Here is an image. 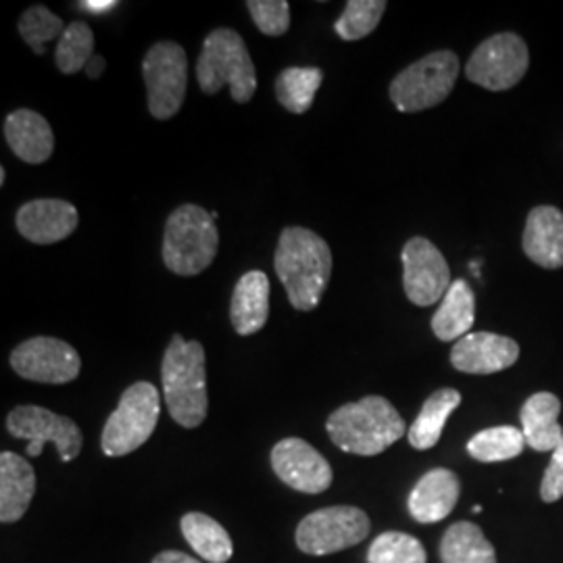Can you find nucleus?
I'll list each match as a JSON object with an SVG mask.
<instances>
[{
    "label": "nucleus",
    "mask_w": 563,
    "mask_h": 563,
    "mask_svg": "<svg viewBox=\"0 0 563 563\" xmlns=\"http://www.w3.org/2000/svg\"><path fill=\"white\" fill-rule=\"evenodd\" d=\"M369 528V518L360 507H325L299 523L297 547L307 555H332L365 541Z\"/></svg>",
    "instance_id": "obj_9"
},
{
    "label": "nucleus",
    "mask_w": 563,
    "mask_h": 563,
    "mask_svg": "<svg viewBox=\"0 0 563 563\" xmlns=\"http://www.w3.org/2000/svg\"><path fill=\"white\" fill-rule=\"evenodd\" d=\"M107 69V60L101 55H95L90 63L86 65V76L90 78V80H99L102 76V71Z\"/></svg>",
    "instance_id": "obj_37"
},
{
    "label": "nucleus",
    "mask_w": 563,
    "mask_h": 563,
    "mask_svg": "<svg viewBox=\"0 0 563 563\" xmlns=\"http://www.w3.org/2000/svg\"><path fill=\"white\" fill-rule=\"evenodd\" d=\"M78 7H80L81 11L101 15V13H109L113 7H118V2L115 0H80Z\"/></svg>",
    "instance_id": "obj_35"
},
{
    "label": "nucleus",
    "mask_w": 563,
    "mask_h": 563,
    "mask_svg": "<svg viewBox=\"0 0 563 563\" xmlns=\"http://www.w3.org/2000/svg\"><path fill=\"white\" fill-rule=\"evenodd\" d=\"M4 180H7V172H4V167L0 169V184H4Z\"/></svg>",
    "instance_id": "obj_38"
},
{
    "label": "nucleus",
    "mask_w": 563,
    "mask_h": 563,
    "mask_svg": "<svg viewBox=\"0 0 563 563\" xmlns=\"http://www.w3.org/2000/svg\"><path fill=\"white\" fill-rule=\"evenodd\" d=\"M386 7L388 4L384 0H349L334 30L342 41L355 42L365 38L378 27Z\"/></svg>",
    "instance_id": "obj_30"
},
{
    "label": "nucleus",
    "mask_w": 563,
    "mask_h": 563,
    "mask_svg": "<svg viewBox=\"0 0 563 563\" xmlns=\"http://www.w3.org/2000/svg\"><path fill=\"white\" fill-rule=\"evenodd\" d=\"M163 397L172 420L181 428H199L209 411L207 367L201 342L174 334L162 363Z\"/></svg>",
    "instance_id": "obj_3"
},
{
    "label": "nucleus",
    "mask_w": 563,
    "mask_h": 563,
    "mask_svg": "<svg viewBox=\"0 0 563 563\" xmlns=\"http://www.w3.org/2000/svg\"><path fill=\"white\" fill-rule=\"evenodd\" d=\"M563 497V439L551 455V463L544 472L541 484V499L544 504H555Z\"/></svg>",
    "instance_id": "obj_34"
},
{
    "label": "nucleus",
    "mask_w": 563,
    "mask_h": 563,
    "mask_svg": "<svg viewBox=\"0 0 563 563\" xmlns=\"http://www.w3.org/2000/svg\"><path fill=\"white\" fill-rule=\"evenodd\" d=\"M269 318V278L255 269L246 272L236 282L232 301H230V320L241 336H251L263 330Z\"/></svg>",
    "instance_id": "obj_21"
},
{
    "label": "nucleus",
    "mask_w": 563,
    "mask_h": 563,
    "mask_svg": "<svg viewBox=\"0 0 563 563\" xmlns=\"http://www.w3.org/2000/svg\"><path fill=\"white\" fill-rule=\"evenodd\" d=\"M159 390L151 383L132 384L121 395L118 409L102 430L101 446L107 457H121L146 443L159 422Z\"/></svg>",
    "instance_id": "obj_7"
},
{
    "label": "nucleus",
    "mask_w": 563,
    "mask_h": 563,
    "mask_svg": "<svg viewBox=\"0 0 563 563\" xmlns=\"http://www.w3.org/2000/svg\"><path fill=\"white\" fill-rule=\"evenodd\" d=\"M476 320V297L465 280H453L441 307L432 316V332L439 341H462Z\"/></svg>",
    "instance_id": "obj_23"
},
{
    "label": "nucleus",
    "mask_w": 563,
    "mask_h": 563,
    "mask_svg": "<svg viewBox=\"0 0 563 563\" xmlns=\"http://www.w3.org/2000/svg\"><path fill=\"white\" fill-rule=\"evenodd\" d=\"M181 534L192 551L209 563H225L234 555V544L222 523L207 514L190 511L180 520Z\"/></svg>",
    "instance_id": "obj_24"
},
{
    "label": "nucleus",
    "mask_w": 563,
    "mask_h": 563,
    "mask_svg": "<svg viewBox=\"0 0 563 563\" xmlns=\"http://www.w3.org/2000/svg\"><path fill=\"white\" fill-rule=\"evenodd\" d=\"M153 563H201L197 562L195 558H190V555H186V553H181V551H163L159 553Z\"/></svg>",
    "instance_id": "obj_36"
},
{
    "label": "nucleus",
    "mask_w": 563,
    "mask_h": 563,
    "mask_svg": "<svg viewBox=\"0 0 563 563\" xmlns=\"http://www.w3.org/2000/svg\"><path fill=\"white\" fill-rule=\"evenodd\" d=\"M528 65L530 53L526 42L514 32H504L486 38L472 53L465 65V76L486 90L501 92L522 80Z\"/></svg>",
    "instance_id": "obj_11"
},
{
    "label": "nucleus",
    "mask_w": 563,
    "mask_h": 563,
    "mask_svg": "<svg viewBox=\"0 0 563 563\" xmlns=\"http://www.w3.org/2000/svg\"><path fill=\"white\" fill-rule=\"evenodd\" d=\"M462 405V395L455 388H441L423 402L420 416L409 426L407 439L418 451H428L441 441L449 416Z\"/></svg>",
    "instance_id": "obj_25"
},
{
    "label": "nucleus",
    "mask_w": 563,
    "mask_h": 563,
    "mask_svg": "<svg viewBox=\"0 0 563 563\" xmlns=\"http://www.w3.org/2000/svg\"><path fill=\"white\" fill-rule=\"evenodd\" d=\"M562 413V401L553 393H537L523 402L522 432L526 444L534 451H555L562 443L563 430L558 418Z\"/></svg>",
    "instance_id": "obj_22"
},
{
    "label": "nucleus",
    "mask_w": 563,
    "mask_h": 563,
    "mask_svg": "<svg viewBox=\"0 0 563 563\" xmlns=\"http://www.w3.org/2000/svg\"><path fill=\"white\" fill-rule=\"evenodd\" d=\"M7 430L11 437L27 441L30 457H38L44 451V444L53 443L57 446L60 462L69 463L80 455L84 444L78 423L36 405L15 407L7 416Z\"/></svg>",
    "instance_id": "obj_10"
},
{
    "label": "nucleus",
    "mask_w": 563,
    "mask_h": 563,
    "mask_svg": "<svg viewBox=\"0 0 563 563\" xmlns=\"http://www.w3.org/2000/svg\"><path fill=\"white\" fill-rule=\"evenodd\" d=\"M272 467L282 483L305 495H320L332 484V467L302 439H284L272 449Z\"/></svg>",
    "instance_id": "obj_14"
},
{
    "label": "nucleus",
    "mask_w": 563,
    "mask_h": 563,
    "mask_svg": "<svg viewBox=\"0 0 563 563\" xmlns=\"http://www.w3.org/2000/svg\"><path fill=\"white\" fill-rule=\"evenodd\" d=\"M402 286L407 299L418 307H430L444 299L451 288V269L443 253L422 236L402 246Z\"/></svg>",
    "instance_id": "obj_12"
},
{
    "label": "nucleus",
    "mask_w": 563,
    "mask_h": 563,
    "mask_svg": "<svg viewBox=\"0 0 563 563\" xmlns=\"http://www.w3.org/2000/svg\"><path fill=\"white\" fill-rule=\"evenodd\" d=\"M246 9L265 36H282L290 27V4L286 0H249Z\"/></svg>",
    "instance_id": "obj_33"
},
{
    "label": "nucleus",
    "mask_w": 563,
    "mask_h": 563,
    "mask_svg": "<svg viewBox=\"0 0 563 563\" xmlns=\"http://www.w3.org/2000/svg\"><path fill=\"white\" fill-rule=\"evenodd\" d=\"M460 76V59L453 51H437L411 63L390 84V101L401 113L432 109L451 95Z\"/></svg>",
    "instance_id": "obj_6"
},
{
    "label": "nucleus",
    "mask_w": 563,
    "mask_h": 563,
    "mask_svg": "<svg viewBox=\"0 0 563 563\" xmlns=\"http://www.w3.org/2000/svg\"><path fill=\"white\" fill-rule=\"evenodd\" d=\"M526 439L523 432L516 426H495L481 430L470 439L467 453L476 462L495 463L514 460L522 455Z\"/></svg>",
    "instance_id": "obj_28"
},
{
    "label": "nucleus",
    "mask_w": 563,
    "mask_h": 563,
    "mask_svg": "<svg viewBox=\"0 0 563 563\" xmlns=\"http://www.w3.org/2000/svg\"><path fill=\"white\" fill-rule=\"evenodd\" d=\"M142 76L148 90V111L155 120L178 115L188 86V57L178 42L153 44L142 60Z\"/></svg>",
    "instance_id": "obj_8"
},
{
    "label": "nucleus",
    "mask_w": 563,
    "mask_h": 563,
    "mask_svg": "<svg viewBox=\"0 0 563 563\" xmlns=\"http://www.w3.org/2000/svg\"><path fill=\"white\" fill-rule=\"evenodd\" d=\"M92 53H95L92 30L84 21H74L67 25L65 34L60 36L55 63L60 74L71 76V74H78L80 69H86V65L95 57Z\"/></svg>",
    "instance_id": "obj_29"
},
{
    "label": "nucleus",
    "mask_w": 563,
    "mask_h": 563,
    "mask_svg": "<svg viewBox=\"0 0 563 563\" xmlns=\"http://www.w3.org/2000/svg\"><path fill=\"white\" fill-rule=\"evenodd\" d=\"M322 80L320 67H288L276 78V97L288 113L302 115L311 109Z\"/></svg>",
    "instance_id": "obj_27"
},
{
    "label": "nucleus",
    "mask_w": 563,
    "mask_h": 563,
    "mask_svg": "<svg viewBox=\"0 0 563 563\" xmlns=\"http://www.w3.org/2000/svg\"><path fill=\"white\" fill-rule=\"evenodd\" d=\"M11 367L18 376L32 383L67 384L80 376L81 360L71 344L36 336L13 349Z\"/></svg>",
    "instance_id": "obj_13"
},
{
    "label": "nucleus",
    "mask_w": 563,
    "mask_h": 563,
    "mask_svg": "<svg viewBox=\"0 0 563 563\" xmlns=\"http://www.w3.org/2000/svg\"><path fill=\"white\" fill-rule=\"evenodd\" d=\"M197 80L205 95H218L230 86L232 99L249 102L257 90V71L241 34L230 27L213 30L202 44Z\"/></svg>",
    "instance_id": "obj_5"
},
{
    "label": "nucleus",
    "mask_w": 563,
    "mask_h": 563,
    "mask_svg": "<svg viewBox=\"0 0 563 563\" xmlns=\"http://www.w3.org/2000/svg\"><path fill=\"white\" fill-rule=\"evenodd\" d=\"M367 563H426V549L411 534L384 532L369 547Z\"/></svg>",
    "instance_id": "obj_32"
},
{
    "label": "nucleus",
    "mask_w": 563,
    "mask_h": 563,
    "mask_svg": "<svg viewBox=\"0 0 563 563\" xmlns=\"http://www.w3.org/2000/svg\"><path fill=\"white\" fill-rule=\"evenodd\" d=\"M274 267L297 311H313L332 276V251L313 230L301 225L284 228Z\"/></svg>",
    "instance_id": "obj_1"
},
{
    "label": "nucleus",
    "mask_w": 563,
    "mask_h": 563,
    "mask_svg": "<svg viewBox=\"0 0 563 563\" xmlns=\"http://www.w3.org/2000/svg\"><path fill=\"white\" fill-rule=\"evenodd\" d=\"M523 253L544 269L563 267V213L558 207H534L526 220Z\"/></svg>",
    "instance_id": "obj_18"
},
{
    "label": "nucleus",
    "mask_w": 563,
    "mask_h": 563,
    "mask_svg": "<svg viewBox=\"0 0 563 563\" xmlns=\"http://www.w3.org/2000/svg\"><path fill=\"white\" fill-rule=\"evenodd\" d=\"M67 25L60 21L59 15L51 13L46 7L36 4L30 7L20 20V34L25 44L36 53H46V42L60 41Z\"/></svg>",
    "instance_id": "obj_31"
},
{
    "label": "nucleus",
    "mask_w": 563,
    "mask_h": 563,
    "mask_svg": "<svg viewBox=\"0 0 563 563\" xmlns=\"http://www.w3.org/2000/svg\"><path fill=\"white\" fill-rule=\"evenodd\" d=\"M441 560L443 563H497V553L476 523L457 522L444 532Z\"/></svg>",
    "instance_id": "obj_26"
},
{
    "label": "nucleus",
    "mask_w": 563,
    "mask_h": 563,
    "mask_svg": "<svg viewBox=\"0 0 563 563\" xmlns=\"http://www.w3.org/2000/svg\"><path fill=\"white\" fill-rule=\"evenodd\" d=\"M462 484L455 472L434 467L423 474L409 495V514L416 522L434 523L444 520L460 501Z\"/></svg>",
    "instance_id": "obj_17"
},
{
    "label": "nucleus",
    "mask_w": 563,
    "mask_h": 563,
    "mask_svg": "<svg viewBox=\"0 0 563 563\" xmlns=\"http://www.w3.org/2000/svg\"><path fill=\"white\" fill-rule=\"evenodd\" d=\"M4 139L21 162L41 165L55 151V134L51 123L32 109H18L4 120Z\"/></svg>",
    "instance_id": "obj_19"
},
{
    "label": "nucleus",
    "mask_w": 563,
    "mask_h": 563,
    "mask_svg": "<svg viewBox=\"0 0 563 563\" xmlns=\"http://www.w3.org/2000/svg\"><path fill=\"white\" fill-rule=\"evenodd\" d=\"M220 232L213 216L199 205H181L165 223L163 263L176 276H199L218 255Z\"/></svg>",
    "instance_id": "obj_4"
},
{
    "label": "nucleus",
    "mask_w": 563,
    "mask_h": 563,
    "mask_svg": "<svg viewBox=\"0 0 563 563\" xmlns=\"http://www.w3.org/2000/svg\"><path fill=\"white\" fill-rule=\"evenodd\" d=\"M80 222L78 209L63 199H36L21 205L18 230L25 241L55 244L69 239Z\"/></svg>",
    "instance_id": "obj_16"
},
{
    "label": "nucleus",
    "mask_w": 563,
    "mask_h": 563,
    "mask_svg": "<svg viewBox=\"0 0 563 563\" xmlns=\"http://www.w3.org/2000/svg\"><path fill=\"white\" fill-rule=\"evenodd\" d=\"M332 443L353 455H380L407 432V423L393 402L384 397H363L362 401L339 407L325 422Z\"/></svg>",
    "instance_id": "obj_2"
},
{
    "label": "nucleus",
    "mask_w": 563,
    "mask_h": 563,
    "mask_svg": "<svg viewBox=\"0 0 563 563\" xmlns=\"http://www.w3.org/2000/svg\"><path fill=\"white\" fill-rule=\"evenodd\" d=\"M472 511H474V514H481V511H483V507H481V505H474V509H472Z\"/></svg>",
    "instance_id": "obj_39"
},
{
    "label": "nucleus",
    "mask_w": 563,
    "mask_h": 563,
    "mask_svg": "<svg viewBox=\"0 0 563 563\" xmlns=\"http://www.w3.org/2000/svg\"><path fill=\"white\" fill-rule=\"evenodd\" d=\"M520 357L518 342L493 332H472L455 342L451 363L457 372L488 376L511 367Z\"/></svg>",
    "instance_id": "obj_15"
},
{
    "label": "nucleus",
    "mask_w": 563,
    "mask_h": 563,
    "mask_svg": "<svg viewBox=\"0 0 563 563\" xmlns=\"http://www.w3.org/2000/svg\"><path fill=\"white\" fill-rule=\"evenodd\" d=\"M36 493V472L32 463L18 453L0 455V520L13 523L21 520Z\"/></svg>",
    "instance_id": "obj_20"
}]
</instances>
